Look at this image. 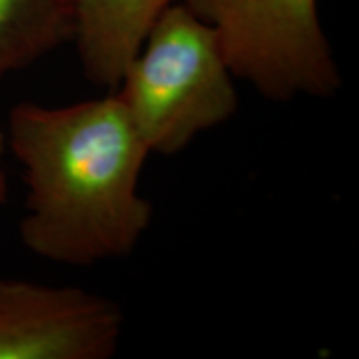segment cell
Wrapping results in <instances>:
<instances>
[{
    "label": "cell",
    "mask_w": 359,
    "mask_h": 359,
    "mask_svg": "<svg viewBox=\"0 0 359 359\" xmlns=\"http://www.w3.org/2000/svg\"><path fill=\"white\" fill-rule=\"evenodd\" d=\"M7 142L24 168L27 250L92 266L137 248L154 217L140 195L150 151L115 92L65 107L22 102L8 115Z\"/></svg>",
    "instance_id": "obj_1"
},
{
    "label": "cell",
    "mask_w": 359,
    "mask_h": 359,
    "mask_svg": "<svg viewBox=\"0 0 359 359\" xmlns=\"http://www.w3.org/2000/svg\"><path fill=\"white\" fill-rule=\"evenodd\" d=\"M6 143H7V138L6 135H4L2 128H0V205L6 203L8 198V183H7L6 172H4V167H2V156H4V151H6Z\"/></svg>",
    "instance_id": "obj_7"
},
{
    "label": "cell",
    "mask_w": 359,
    "mask_h": 359,
    "mask_svg": "<svg viewBox=\"0 0 359 359\" xmlns=\"http://www.w3.org/2000/svg\"><path fill=\"white\" fill-rule=\"evenodd\" d=\"M122 308L77 286L0 278V359H109Z\"/></svg>",
    "instance_id": "obj_4"
},
{
    "label": "cell",
    "mask_w": 359,
    "mask_h": 359,
    "mask_svg": "<svg viewBox=\"0 0 359 359\" xmlns=\"http://www.w3.org/2000/svg\"><path fill=\"white\" fill-rule=\"evenodd\" d=\"M177 0H74V40L88 82L116 88L158 17Z\"/></svg>",
    "instance_id": "obj_5"
},
{
    "label": "cell",
    "mask_w": 359,
    "mask_h": 359,
    "mask_svg": "<svg viewBox=\"0 0 359 359\" xmlns=\"http://www.w3.org/2000/svg\"><path fill=\"white\" fill-rule=\"evenodd\" d=\"M235 80L215 30L185 4L175 2L111 92L150 155L172 156L235 116Z\"/></svg>",
    "instance_id": "obj_2"
},
{
    "label": "cell",
    "mask_w": 359,
    "mask_h": 359,
    "mask_svg": "<svg viewBox=\"0 0 359 359\" xmlns=\"http://www.w3.org/2000/svg\"><path fill=\"white\" fill-rule=\"evenodd\" d=\"M74 0H0V79L74 40Z\"/></svg>",
    "instance_id": "obj_6"
},
{
    "label": "cell",
    "mask_w": 359,
    "mask_h": 359,
    "mask_svg": "<svg viewBox=\"0 0 359 359\" xmlns=\"http://www.w3.org/2000/svg\"><path fill=\"white\" fill-rule=\"evenodd\" d=\"M217 34L235 79L269 102L330 98L343 87L318 0H182Z\"/></svg>",
    "instance_id": "obj_3"
}]
</instances>
